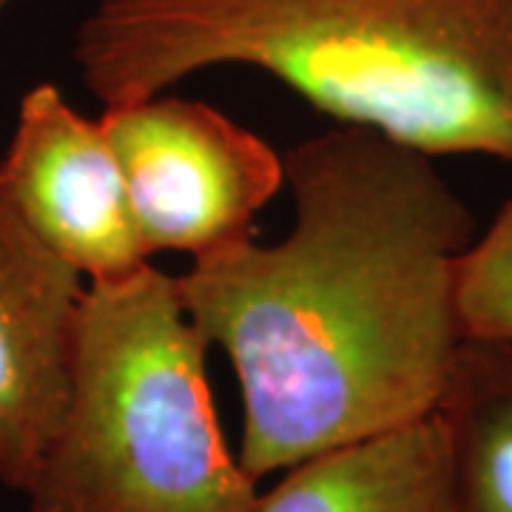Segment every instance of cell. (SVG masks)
<instances>
[{
	"label": "cell",
	"mask_w": 512,
	"mask_h": 512,
	"mask_svg": "<svg viewBox=\"0 0 512 512\" xmlns=\"http://www.w3.org/2000/svg\"><path fill=\"white\" fill-rule=\"evenodd\" d=\"M282 160L291 234L177 276L191 322L234 367L254 481L439 410L464 339L458 259L476 239L433 157L373 128L336 123Z\"/></svg>",
	"instance_id": "6da1fadb"
},
{
	"label": "cell",
	"mask_w": 512,
	"mask_h": 512,
	"mask_svg": "<svg viewBox=\"0 0 512 512\" xmlns=\"http://www.w3.org/2000/svg\"><path fill=\"white\" fill-rule=\"evenodd\" d=\"M72 57L106 109L242 66L427 157L512 163V0H97Z\"/></svg>",
	"instance_id": "7a4b0ae2"
},
{
	"label": "cell",
	"mask_w": 512,
	"mask_h": 512,
	"mask_svg": "<svg viewBox=\"0 0 512 512\" xmlns=\"http://www.w3.org/2000/svg\"><path fill=\"white\" fill-rule=\"evenodd\" d=\"M208 348L177 276L148 262L89 282L66 410L23 493L29 512H254L262 490L225 441Z\"/></svg>",
	"instance_id": "3957f363"
},
{
	"label": "cell",
	"mask_w": 512,
	"mask_h": 512,
	"mask_svg": "<svg viewBox=\"0 0 512 512\" xmlns=\"http://www.w3.org/2000/svg\"><path fill=\"white\" fill-rule=\"evenodd\" d=\"M148 254L194 259L254 237L256 214L285 185L268 140L220 109L163 92L100 114Z\"/></svg>",
	"instance_id": "277c9868"
},
{
	"label": "cell",
	"mask_w": 512,
	"mask_h": 512,
	"mask_svg": "<svg viewBox=\"0 0 512 512\" xmlns=\"http://www.w3.org/2000/svg\"><path fill=\"white\" fill-rule=\"evenodd\" d=\"M0 194L89 282L123 279L151 262L100 117L80 114L52 83L20 97L18 123L0 157Z\"/></svg>",
	"instance_id": "5b68a950"
},
{
	"label": "cell",
	"mask_w": 512,
	"mask_h": 512,
	"mask_svg": "<svg viewBox=\"0 0 512 512\" xmlns=\"http://www.w3.org/2000/svg\"><path fill=\"white\" fill-rule=\"evenodd\" d=\"M83 279L0 194V484L15 493L32 484L66 410Z\"/></svg>",
	"instance_id": "8992f818"
},
{
	"label": "cell",
	"mask_w": 512,
	"mask_h": 512,
	"mask_svg": "<svg viewBox=\"0 0 512 512\" xmlns=\"http://www.w3.org/2000/svg\"><path fill=\"white\" fill-rule=\"evenodd\" d=\"M254 512H461L444 424L427 419L305 458Z\"/></svg>",
	"instance_id": "52a82bcc"
},
{
	"label": "cell",
	"mask_w": 512,
	"mask_h": 512,
	"mask_svg": "<svg viewBox=\"0 0 512 512\" xmlns=\"http://www.w3.org/2000/svg\"><path fill=\"white\" fill-rule=\"evenodd\" d=\"M436 416L458 510L512 512V339H461Z\"/></svg>",
	"instance_id": "ba28073f"
},
{
	"label": "cell",
	"mask_w": 512,
	"mask_h": 512,
	"mask_svg": "<svg viewBox=\"0 0 512 512\" xmlns=\"http://www.w3.org/2000/svg\"><path fill=\"white\" fill-rule=\"evenodd\" d=\"M456 308L470 339H512V197L458 259Z\"/></svg>",
	"instance_id": "9c48e42d"
},
{
	"label": "cell",
	"mask_w": 512,
	"mask_h": 512,
	"mask_svg": "<svg viewBox=\"0 0 512 512\" xmlns=\"http://www.w3.org/2000/svg\"><path fill=\"white\" fill-rule=\"evenodd\" d=\"M12 3H15V0H0V15H3V12H6V9L12 6Z\"/></svg>",
	"instance_id": "30bf717a"
}]
</instances>
